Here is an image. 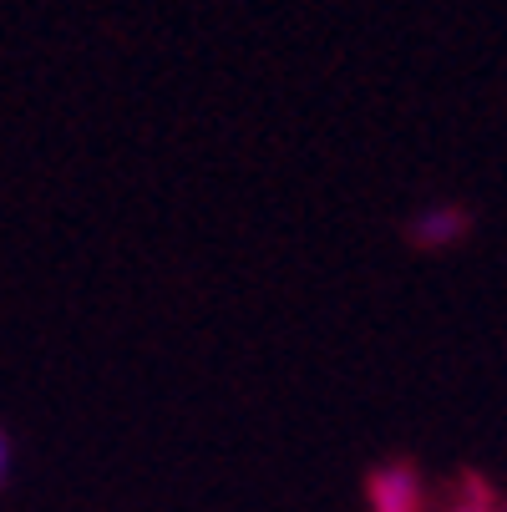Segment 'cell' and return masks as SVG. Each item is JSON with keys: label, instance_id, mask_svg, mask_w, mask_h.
<instances>
[{"label": "cell", "instance_id": "3957f363", "mask_svg": "<svg viewBox=\"0 0 507 512\" xmlns=\"http://www.w3.org/2000/svg\"><path fill=\"white\" fill-rule=\"evenodd\" d=\"M6 477H11V442L0 436V487H6Z\"/></svg>", "mask_w": 507, "mask_h": 512}, {"label": "cell", "instance_id": "7a4b0ae2", "mask_svg": "<svg viewBox=\"0 0 507 512\" xmlns=\"http://www.w3.org/2000/svg\"><path fill=\"white\" fill-rule=\"evenodd\" d=\"M467 229V218L457 213V208H442V213H426L421 224H416V244H426V249H437V244H452L457 234Z\"/></svg>", "mask_w": 507, "mask_h": 512}, {"label": "cell", "instance_id": "277c9868", "mask_svg": "<svg viewBox=\"0 0 507 512\" xmlns=\"http://www.w3.org/2000/svg\"><path fill=\"white\" fill-rule=\"evenodd\" d=\"M462 512H477V507H462Z\"/></svg>", "mask_w": 507, "mask_h": 512}, {"label": "cell", "instance_id": "6da1fadb", "mask_svg": "<svg viewBox=\"0 0 507 512\" xmlns=\"http://www.w3.org/2000/svg\"><path fill=\"white\" fill-rule=\"evenodd\" d=\"M371 507L376 512H421V482L411 467H381L371 477Z\"/></svg>", "mask_w": 507, "mask_h": 512}]
</instances>
